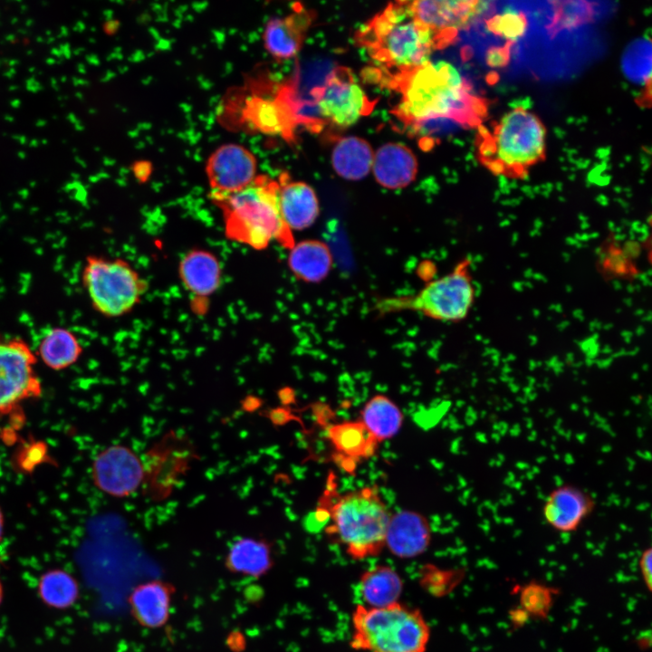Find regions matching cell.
Here are the masks:
<instances>
[{
  "label": "cell",
  "instance_id": "cell-11",
  "mask_svg": "<svg viewBox=\"0 0 652 652\" xmlns=\"http://www.w3.org/2000/svg\"><path fill=\"white\" fill-rule=\"evenodd\" d=\"M94 484L102 492L126 497L144 480L145 469L139 457L125 446H111L101 452L92 464Z\"/></svg>",
  "mask_w": 652,
  "mask_h": 652
},
{
  "label": "cell",
  "instance_id": "cell-12",
  "mask_svg": "<svg viewBox=\"0 0 652 652\" xmlns=\"http://www.w3.org/2000/svg\"><path fill=\"white\" fill-rule=\"evenodd\" d=\"M254 155L239 144H225L209 157L206 172L211 193L229 194L249 186L257 177Z\"/></svg>",
  "mask_w": 652,
  "mask_h": 652
},
{
  "label": "cell",
  "instance_id": "cell-17",
  "mask_svg": "<svg viewBox=\"0 0 652 652\" xmlns=\"http://www.w3.org/2000/svg\"><path fill=\"white\" fill-rule=\"evenodd\" d=\"M312 24V13L302 6L283 17L269 20L263 34L266 51L278 61L296 56Z\"/></svg>",
  "mask_w": 652,
  "mask_h": 652
},
{
  "label": "cell",
  "instance_id": "cell-27",
  "mask_svg": "<svg viewBox=\"0 0 652 652\" xmlns=\"http://www.w3.org/2000/svg\"><path fill=\"white\" fill-rule=\"evenodd\" d=\"M83 347L75 333L67 328L50 329L39 342L36 356L53 370H62L76 363Z\"/></svg>",
  "mask_w": 652,
  "mask_h": 652
},
{
  "label": "cell",
  "instance_id": "cell-22",
  "mask_svg": "<svg viewBox=\"0 0 652 652\" xmlns=\"http://www.w3.org/2000/svg\"><path fill=\"white\" fill-rule=\"evenodd\" d=\"M273 565L272 546L263 538L241 537L229 547L225 567L231 573L259 579Z\"/></svg>",
  "mask_w": 652,
  "mask_h": 652
},
{
  "label": "cell",
  "instance_id": "cell-10",
  "mask_svg": "<svg viewBox=\"0 0 652 652\" xmlns=\"http://www.w3.org/2000/svg\"><path fill=\"white\" fill-rule=\"evenodd\" d=\"M315 100L321 116L340 128L350 127L372 109L363 89L343 68L328 76Z\"/></svg>",
  "mask_w": 652,
  "mask_h": 652
},
{
  "label": "cell",
  "instance_id": "cell-7",
  "mask_svg": "<svg viewBox=\"0 0 652 652\" xmlns=\"http://www.w3.org/2000/svg\"><path fill=\"white\" fill-rule=\"evenodd\" d=\"M471 265L472 260L465 256L451 272L428 282L417 292L379 300L377 310L381 313L411 311L445 322L463 321L475 300Z\"/></svg>",
  "mask_w": 652,
  "mask_h": 652
},
{
  "label": "cell",
  "instance_id": "cell-4",
  "mask_svg": "<svg viewBox=\"0 0 652 652\" xmlns=\"http://www.w3.org/2000/svg\"><path fill=\"white\" fill-rule=\"evenodd\" d=\"M278 191L279 182L259 175L239 191L210 192L211 200L223 213L225 236L255 250H263L274 241L290 249L294 240L281 217Z\"/></svg>",
  "mask_w": 652,
  "mask_h": 652
},
{
  "label": "cell",
  "instance_id": "cell-5",
  "mask_svg": "<svg viewBox=\"0 0 652 652\" xmlns=\"http://www.w3.org/2000/svg\"><path fill=\"white\" fill-rule=\"evenodd\" d=\"M546 137V128L536 114L515 108L491 129L480 130L478 158L494 175L523 178L545 158Z\"/></svg>",
  "mask_w": 652,
  "mask_h": 652
},
{
  "label": "cell",
  "instance_id": "cell-9",
  "mask_svg": "<svg viewBox=\"0 0 652 652\" xmlns=\"http://www.w3.org/2000/svg\"><path fill=\"white\" fill-rule=\"evenodd\" d=\"M36 363V354L24 339L0 334V417L17 414L25 401L42 395Z\"/></svg>",
  "mask_w": 652,
  "mask_h": 652
},
{
  "label": "cell",
  "instance_id": "cell-13",
  "mask_svg": "<svg viewBox=\"0 0 652 652\" xmlns=\"http://www.w3.org/2000/svg\"><path fill=\"white\" fill-rule=\"evenodd\" d=\"M595 509V500L585 490L563 484L553 489L547 496L542 515L555 531L570 533L577 531Z\"/></svg>",
  "mask_w": 652,
  "mask_h": 652
},
{
  "label": "cell",
  "instance_id": "cell-34",
  "mask_svg": "<svg viewBox=\"0 0 652 652\" xmlns=\"http://www.w3.org/2000/svg\"><path fill=\"white\" fill-rule=\"evenodd\" d=\"M278 397L283 407L292 404L294 401V392L290 388H283L279 390Z\"/></svg>",
  "mask_w": 652,
  "mask_h": 652
},
{
  "label": "cell",
  "instance_id": "cell-15",
  "mask_svg": "<svg viewBox=\"0 0 652 652\" xmlns=\"http://www.w3.org/2000/svg\"><path fill=\"white\" fill-rule=\"evenodd\" d=\"M431 542L428 520L419 513L402 510L390 515L385 547L396 557L412 559L423 554Z\"/></svg>",
  "mask_w": 652,
  "mask_h": 652
},
{
  "label": "cell",
  "instance_id": "cell-28",
  "mask_svg": "<svg viewBox=\"0 0 652 652\" xmlns=\"http://www.w3.org/2000/svg\"><path fill=\"white\" fill-rule=\"evenodd\" d=\"M360 416V421L379 443L396 436L404 419L397 404L384 395H376L369 399Z\"/></svg>",
  "mask_w": 652,
  "mask_h": 652
},
{
  "label": "cell",
  "instance_id": "cell-2",
  "mask_svg": "<svg viewBox=\"0 0 652 652\" xmlns=\"http://www.w3.org/2000/svg\"><path fill=\"white\" fill-rule=\"evenodd\" d=\"M357 38L374 60L395 72V82L429 62L433 51L447 45L455 37L421 24L409 2H396L365 24Z\"/></svg>",
  "mask_w": 652,
  "mask_h": 652
},
{
  "label": "cell",
  "instance_id": "cell-32",
  "mask_svg": "<svg viewBox=\"0 0 652 652\" xmlns=\"http://www.w3.org/2000/svg\"><path fill=\"white\" fill-rule=\"evenodd\" d=\"M639 569L642 579L647 589L651 591L652 589V549L650 547L645 549L638 561Z\"/></svg>",
  "mask_w": 652,
  "mask_h": 652
},
{
  "label": "cell",
  "instance_id": "cell-24",
  "mask_svg": "<svg viewBox=\"0 0 652 652\" xmlns=\"http://www.w3.org/2000/svg\"><path fill=\"white\" fill-rule=\"evenodd\" d=\"M292 273L299 280L317 283L323 281L333 266L329 246L318 239H305L289 249L287 259Z\"/></svg>",
  "mask_w": 652,
  "mask_h": 652
},
{
  "label": "cell",
  "instance_id": "cell-18",
  "mask_svg": "<svg viewBox=\"0 0 652 652\" xmlns=\"http://www.w3.org/2000/svg\"><path fill=\"white\" fill-rule=\"evenodd\" d=\"M242 120L253 130L265 134L292 136L296 122L292 105L279 91L276 97L250 96L242 110Z\"/></svg>",
  "mask_w": 652,
  "mask_h": 652
},
{
  "label": "cell",
  "instance_id": "cell-1",
  "mask_svg": "<svg viewBox=\"0 0 652 652\" xmlns=\"http://www.w3.org/2000/svg\"><path fill=\"white\" fill-rule=\"evenodd\" d=\"M402 93L397 115L420 127L427 120L447 119L478 126L486 112L484 100L472 89L455 67L446 62H427L395 81Z\"/></svg>",
  "mask_w": 652,
  "mask_h": 652
},
{
  "label": "cell",
  "instance_id": "cell-25",
  "mask_svg": "<svg viewBox=\"0 0 652 652\" xmlns=\"http://www.w3.org/2000/svg\"><path fill=\"white\" fill-rule=\"evenodd\" d=\"M403 589L401 575L388 564H377L363 570L358 582L361 604L369 607H385L399 601Z\"/></svg>",
  "mask_w": 652,
  "mask_h": 652
},
{
  "label": "cell",
  "instance_id": "cell-33",
  "mask_svg": "<svg viewBox=\"0 0 652 652\" xmlns=\"http://www.w3.org/2000/svg\"><path fill=\"white\" fill-rule=\"evenodd\" d=\"M264 404V400L255 395H247L241 401V409L245 413H254L259 410Z\"/></svg>",
  "mask_w": 652,
  "mask_h": 652
},
{
  "label": "cell",
  "instance_id": "cell-21",
  "mask_svg": "<svg viewBox=\"0 0 652 652\" xmlns=\"http://www.w3.org/2000/svg\"><path fill=\"white\" fill-rule=\"evenodd\" d=\"M371 169L380 186L388 189H400L416 178L417 161L409 148L391 142L378 149Z\"/></svg>",
  "mask_w": 652,
  "mask_h": 652
},
{
  "label": "cell",
  "instance_id": "cell-36",
  "mask_svg": "<svg viewBox=\"0 0 652 652\" xmlns=\"http://www.w3.org/2000/svg\"><path fill=\"white\" fill-rule=\"evenodd\" d=\"M2 599H3V588H2V584L0 582V604L2 602Z\"/></svg>",
  "mask_w": 652,
  "mask_h": 652
},
{
  "label": "cell",
  "instance_id": "cell-35",
  "mask_svg": "<svg viewBox=\"0 0 652 652\" xmlns=\"http://www.w3.org/2000/svg\"><path fill=\"white\" fill-rule=\"evenodd\" d=\"M3 531H4V517H3V513L0 508V541L2 540Z\"/></svg>",
  "mask_w": 652,
  "mask_h": 652
},
{
  "label": "cell",
  "instance_id": "cell-29",
  "mask_svg": "<svg viewBox=\"0 0 652 652\" xmlns=\"http://www.w3.org/2000/svg\"><path fill=\"white\" fill-rule=\"evenodd\" d=\"M38 592L44 603L55 609H67L79 597V585L68 572L52 570L42 575Z\"/></svg>",
  "mask_w": 652,
  "mask_h": 652
},
{
  "label": "cell",
  "instance_id": "cell-19",
  "mask_svg": "<svg viewBox=\"0 0 652 652\" xmlns=\"http://www.w3.org/2000/svg\"><path fill=\"white\" fill-rule=\"evenodd\" d=\"M174 587L160 580L137 585L129 593V605L136 622L143 628L164 627L170 616Z\"/></svg>",
  "mask_w": 652,
  "mask_h": 652
},
{
  "label": "cell",
  "instance_id": "cell-31",
  "mask_svg": "<svg viewBox=\"0 0 652 652\" xmlns=\"http://www.w3.org/2000/svg\"><path fill=\"white\" fill-rule=\"evenodd\" d=\"M263 415L266 417L274 427L284 426L288 422L297 419L291 410L283 406L266 410L263 412Z\"/></svg>",
  "mask_w": 652,
  "mask_h": 652
},
{
  "label": "cell",
  "instance_id": "cell-8",
  "mask_svg": "<svg viewBox=\"0 0 652 652\" xmlns=\"http://www.w3.org/2000/svg\"><path fill=\"white\" fill-rule=\"evenodd\" d=\"M81 278L92 308L109 318L132 311L147 291V282L121 258L89 254Z\"/></svg>",
  "mask_w": 652,
  "mask_h": 652
},
{
  "label": "cell",
  "instance_id": "cell-20",
  "mask_svg": "<svg viewBox=\"0 0 652 652\" xmlns=\"http://www.w3.org/2000/svg\"><path fill=\"white\" fill-rule=\"evenodd\" d=\"M278 205L281 217L292 232L312 226L320 214L314 189L305 182L286 180L283 176L279 182Z\"/></svg>",
  "mask_w": 652,
  "mask_h": 652
},
{
  "label": "cell",
  "instance_id": "cell-3",
  "mask_svg": "<svg viewBox=\"0 0 652 652\" xmlns=\"http://www.w3.org/2000/svg\"><path fill=\"white\" fill-rule=\"evenodd\" d=\"M328 485L317 506L331 521L326 534L355 561L379 555L385 547L391 514L378 487L364 486L340 494L333 479Z\"/></svg>",
  "mask_w": 652,
  "mask_h": 652
},
{
  "label": "cell",
  "instance_id": "cell-30",
  "mask_svg": "<svg viewBox=\"0 0 652 652\" xmlns=\"http://www.w3.org/2000/svg\"><path fill=\"white\" fill-rule=\"evenodd\" d=\"M525 24L523 16L517 14H503L488 22V26L493 32L512 38L521 35Z\"/></svg>",
  "mask_w": 652,
  "mask_h": 652
},
{
  "label": "cell",
  "instance_id": "cell-6",
  "mask_svg": "<svg viewBox=\"0 0 652 652\" xmlns=\"http://www.w3.org/2000/svg\"><path fill=\"white\" fill-rule=\"evenodd\" d=\"M350 647L359 652H426L431 628L422 611L400 601L385 607L355 605Z\"/></svg>",
  "mask_w": 652,
  "mask_h": 652
},
{
  "label": "cell",
  "instance_id": "cell-23",
  "mask_svg": "<svg viewBox=\"0 0 652 652\" xmlns=\"http://www.w3.org/2000/svg\"><path fill=\"white\" fill-rule=\"evenodd\" d=\"M179 277L187 291L197 297L214 293L221 283V265L217 257L204 249L186 254L178 266Z\"/></svg>",
  "mask_w": 652,
  "mask_h": 652
},
{
  "label": "cell",
  "instance_id": "cell-26",
  "mask_svg": "<svg viewBox=\"0 0 652 652\" xmlns=\"http://www.w3.org/2000/svg\"><path fill=\"white\" fill-rule=\"evenodd\" d=\"M374 153L364 139L349 136L340 139L331 153V164L340 177L357 181L368 176L371 170Z\"/></svg>",
  "mask_w": 652,
  "mask_h": 652
},
{
  "label": "cell",
  "instance_id": "cell-14",
  "mask_svg": "<svg viewBox=\"0 0 652 652\" xmlns=\"http://www.w3.org/2000/svg\"><path fill=\"white\" fill-rule=\"evenodd\" d=\"M415 17L431 30L455 37L457 30L467 25L484 9L486 3L479 1L409 2Z\"/></svg>",
  "mask_w": 652,
  "mask_h": 652
},
{
  "label": "cell",
  "instance_id": "cell-16",
  "mask_svg": "<svg viewBox=\"0 0 652 652\" xmlns=\"http://www.w3.org/2000/svg\"><path fill=\"white\" fill-rule=\"evenodd\" d=\"M327 437L334 449L335 463L347 473H353L360 462L373 456L379 444L360 420L331 426Z\"/></svg>",
  "mask_w": 652,
  "mask_h": 652
}]
</instances>
